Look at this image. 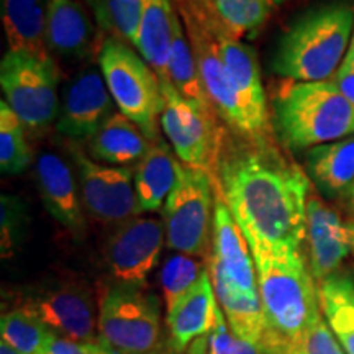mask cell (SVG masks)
Returning a JSON list of instances; mask_svg holds the SVG:
<instances>
[{"instance_id": "19", "label": "cell", "mask_w": 354, "mask_h": 354, "mask_svg": "<svg viewBox=\"0 0 354 354\" xmlns=\"http://www.w3.org/2000/svg\"><path fill=\"white\" fill-rule=\"evenodd\" d=\"M48 10L50 0H0L8 51L26 53L53 63L46 37Z\"/></svg>"}, {"instance_id": "14", "label": "cell", "mask_w": 354, "mask_h": 354, "mask_svg": "<svg viewBox=\"0 0 354 354\" xmlns=\"http://www.w3.org/2000/svg\"><path fill=\"white\" fill-rule=\"evenodd\" d=\"M305 241L308 271L317 286L343 269L344 259L351 254L348 225L338 212L318 197L308 198Z\"/></svg>"}, {"instance_id": "28", "label": "cell", "mask_w": 354, "mask_h": 354, "mask_svg": "<svg viewBox=\"0 0 354 354\" xmlns=\"http://www.w3.org/2000/svg\"><path fill=\"white\" fill-rule=\"evenodd\" d=\"M2 342L21 354H41L50 348L55 333L25 310L13 307L0 318Z\"/></svg>"}, {"instance_id": "8", "label": "cell", "mask_w": 354, "mask_h": 354, "mask_svg": "<svg viewBox=\"0 0 354 354\" xmlns=\"http://www.w3.org/2000/svg\"><path fill=\"white\" fill-rule=\"evenodd\" d=\"M165 110L161 128L171 148L184 166L202 169L216 180L225 136L218 127V115L214 109H205L184 99L172 87L162 82Z\"/></svg>"}, {"instance_id": "13", "label": "cell", "mask_w": 354, "mask_h": 354, "mask_svg": "<svg viewBox=\"0 0 354 354\" xmlns=\"http://www.w3.org/2000/svg\"><path fill=\"white\" fill-rule=\"evenodd\" d=\"M113 112L115 102L100 71L84 68L64 88L56 130L73 141H88Z\"/></svg>"}, {"instance_id": "44", "label": "cell", "mask_w": 354, "mask_h": 354, "mask_svg": "<svg viewBox=\"0 0 354 354\" xmlns=\"http://www.w3.org/2000/svg\"><path fill=\"white\" fill-rule=\"evenodd\" d=\"M346 57H349V59L354 61V32H353V39H351V44H349V50H348Z\"/></svg>"}, {"instance_id": "18", "label": "cell", "mask_w": 354, "mask_h": 354, "mask_svg": "<svg viewBox=\"0 0 354 354\" xmlns=\"http://www.w3.org/2000/svg\"><path fill=\"white\" fill-rule=\"evenodd\" d=\"M220 304L214 282L207 271L201 281L183 299L166 312V326L169 339L177 349H187L196 339L209 336L214 330Z\"/></svg>"}, {"instance_id": "33", "label": "cell", "mask_w": 354, "mask_h": 354, "mask_svg": "<svg viewBox=\"0 0 354 354\" xmlns=\"http://www.w3.org/2000/svg\"><path fill=\"white\" fill-rule=\"evenodd\" d=\"M143 8L145 0H107L105 3L110 25L115 28L118 38L128 41L133 48H136L138 43Z\"/></svg>"}, {"instance_id": "36", "label": "cell", "mask_w": 354, "mask_h": 354, "mask_svg": "<svg viewBox=\"0 0 354 354\" xmlns=\"http://www.w3.org/2000/svg\"><path fill=\"white\" fill-rule=\"evenodd\" d=\"M97 343H79L55 336L50 348L41 354H95Z\"/></svg>"}, {"instance_id": "4", "label": "cell", "mask_w": 354, "mask_h": 354, "mask_svg": "<svg viewBox=\"0 0 354 354\" xmlns=\"http://www.w3.org/2000/svg\"><path fill=\"white\" fill-rule=\"evenodd\" d=\"M271 125L290 151H308L354 135V105L328 81H287L272 99Z\"/></svg>"}, {"instance_id": "11", "label": "cell", "mask_w": 354, "mask_h": 354, "mask_svg": "<svg viewBox=\"0 0 354 354\" xmlns=\"http://www.w3.org/2000/svg\"><path fill=\"white\" fill-rule=\"evenodd\" d=\"M71 153L77 167L82 205L92 218L120 225L141 214L131 166L100 165L79 148H71Z\"/></svg>"}, {"instance_id": "45", "label": "cell", "mask_w": 354, "mask_h": 354, "mask_svg": "<svg viewBox=\"0 0 354 354\" xmlns=\"http://www.w3.org/2000/svg\"><path fill=\"white\" fill-rule=\"evenodd\" d=\"M284 2H287V0H272L274 6H281V3H284Z\"/></svg>"}, {"instance_id": "32", "label": "cell", "mask_w": 354, "mask_h": 354, "mask_svg": "<svg viewBox=\"0 0 354 354\" xmlns=\"http://www.w3.org/2000/svg\"><path fill=\"white\" fill-rule=\"evenodd\" d=\"M26 209L19 197L3 194L0 197V250L2 258H12L26 228Z\"/></svg>"}, {"instance_id": "15", "label": "cell", "mask_w": 354, "mask_h": 354, "mask_svg": "<svg viewBox=\"0 0 354 354\" xmlns=\"http://www.w3.org/2000/svg\"><path fill=\"white\" fill-rule=\"evenodd\" d=\"M210 245L212 253L209 259L220 266L228 281L238 290L258 297L259 287L253 253L240 225L234 220L220 192L215 198Z\"/></svg>"}, {"instance_id": "12", "label": "cell", "mask_w": 354, "mask_h": 354, "mask_svg": "<svg viewBox=\"0 0 354 354\" xmlns=\"http://www.w3.org/2000/svg\"><path fill=\"white\" fill-rule=\"evenodd\" d=\"M165 240V221L156 216L138 215L117 225L104 248L113 282L146 286V279L161 258Z\"/></svg>"}, {"instance_id": "10", "label": "cell", "mask_w": 354, "mask_h": 354, "mask_svg": "<svg viewBox=\"0 0 354 354\" xmlns=\"http://www.w3.org/2000/svg\"><path fill=\"white\" fill-rule=\"evenodd\" d=\"M15 307L25 310L61 338L79 343L99 342V308L86 286L59 282L41 287L21 295Z\"/></svg>"}, {"instance_id": "31", "label": "cell", "mask_w": 354, "mask_h": 354, "mask_svg": "<svg viewBox=\"0 0 354 354\" xmlns=\"http://www.w3.org/2000/svg\"><path fill=\"white\" fill-rule=\"evenodd\" d=\"M209 271L197 256L176 253L167 258L162 266L161 281L162 294H165L166 312L174 307L194 286L201 281V277Z\"/></svg>"}, {"instance_id": "26", "label": "cell", "mask_w": 354, "mask_h": 354, "mask_svg": "<svg viewBox=\"0 0 354 354\" xmlns=\"http://www.w3.org/2000/svg\"><path fill=\"white\" fill-rule=\"evenodd\" d=\"M322 313L346 354H354V276L339 269L318 284Z\"/></svg>"}, {"instance_id": "16", "label": "cell", "mask_w": 354, "mask_h": 354, "mask_svg": "<svg viewBox=\"0 0 354 354\" xmlns=\"http://www.w3.org/2000/svg\"><path fill=\"white\" fill-rule=\"evenodd\" d=\"M35 180L44 209L53 218L71 233L82 234L86 230L84 205L79 184L68 162L55 153H41L35 165Z\"/></svg>"}, {"instance_id": "25", "label": "cell", "mask_w": 354, "mask_h": 354, "mask_svg": "<svg viewBox=\"0 0 354 354\" xmlns=\"http://www.w3.org/2000/svg\"><path fill=\"white\" fill-rule=\"evenodd\" d=\"M176 13L177 10L172 6V0H145L136 48L146 63L158 74L161 82L169 81L167 64H169Z\"/></svg>"}, {"instance_id": "7", "label": "cell", "mask_w": 354, "mask_h": 354, "mask_svg": "<svg viewBox=\"0 0 354 354\" xmlns=\"http://www.w3.org/2000/svg\"><path fill=\"white\" fill-rule=\"evenodd\" d=\"M57 82L59 71L55 61L46 63L17 51H7L2 57L0 87L3 100L32 135L46 131L56 122L61 104Z\"/></svg>"}, {"instance_id": "46", "label": "cell", "mask_w": 354, "mask_h": 354, "mask_svg": "<svg viewBox=\"0 0 354 354\" xmlns=\"http://www.w3.org/2000/svg\"><path fill=\"white\" fill-rule=\"evenodd\" d=\"M205 2H207V3H209V6L212 7V2H214V0H205Z\"/></svg>"}, {"instance_id": "2", "label": "cell", "mask_w": 354, "mask_h": 354, "mask_svg": "<svg viewBox=\"0 0 354 354\" xmlns=\"http://www.w3.org/2000/svg\"><path fill=\"white\" fill-rule=\"evenodd\" d=\"M353 32L354 3L349 0L310 8L279 39L272 73L295 82L328 81L348 55Z\"/></svg>"}, {"instance_id": "43", "label": "cell", "mask_w": 354, "mask_h": 354, "mask_svg": "<svg viewBox=\"0 0 354 354\" xmlns=\"http://www.w3.org/2000/svg\"><path fill=\"white\" fill-rule=\"evenodd\" d=\"M269 354H289L287 348H268Z\"/></svg>"}, {"instance_id": "22", "label": "cell", "mask_w": 354, "mask_h": 354, "mask_svg": "<svg viewBox=\"0 0 354 354\" xmlns=\"http://www.w3.org/2000/svg\"><path fill=\"white\" fill-rule=\"evenodd\" d=\"M48 48L63 59H84L94 50V25L77 0H50Z\"/></svg>"}, {"instance_id": "6", "label": "cell", "mask_w": 354, "mask_h": 354, "mask_svg": "<svg viewBox=\"0 0 354 354\" xmlns=\"http://www.w3.org/2000/svg\"><path fill=\"white\" fill-rule=\"evenodd\" d=\"M99 338L125 354H149L162 339L161 304L146 286L112 282L99 299Z\"/></svg>"}, {"instance_id": "35", "label": "cell", "mask_w": 354, "mask_h": 354, "mask_svg": "<svg viewBox=\"0 0 354 354\" xmlns=\"http://www.w3.org/2000/svg\"><path fill=\"white\" fill-rule=\"evenodd\" d=\"M287 351L289 354H344L323 313L310 323L302 338L294 346L287 348Z\"/></svg>"}, {"instance_id": "27", "label": "cell", "mask_w": 354, "mask_h": 354, "mask_svg": "<svg viewBox=\"0 0 354 354\" xmlns=\"http://www.w3.org/2000/svg\"><path fill=\"white\" fill-rule=\"evenodd\" d=\"M167 76L172 87L179 92L184 99L205 109L212 107L205 86H203L201 71H198L196 55L190 46L189 37L185 33L184 24L179 13H176L174 32H172L169 64H167Z\"/></svg>"}, {"instance_id": "39", "label": "cell", "mask_w": 354, "mask_h": 354, "mask_svg": "<svg viewBox=\"0 0 354 354\" xmlns=\"http://www.w3.org/2000/svg\"><path fill=\"white\" fill-rule=\"evenodd\" d=\"M95 354H125L122 351H118V349H115L113 346H110L109 343L102 342L99 338V342H97V349H95Z\"/></svg>"}, {"instance_id": "40", "label": "cell", "mask_w": 354, "mask_h": 354, "mask_svg": "<svg viewBox=\"0 0 354 354\" xmlns=\"http://www.w3.org/2000/svg\"><path fill=\"white\" fill-rule=\"evenodd\" d=\"M344 201H346L348 209L351 210V214L354 215V184L351 185V189L348 190V194H346V197H344Z\"/></svg>"}, {"instance_id": "29", "label": "cell", "mask_w": 354, "mask_h": 354, "mask_svg": "<svg viewBox=\"0 0 354 354\" xmlns=\"http://www.w3.org/2000/svg\"><path fill=\"white\" fill-rule=\"evenodd\" d=\"M274 7L272 0H214L216 19L228 35L243 39L263 28Z\"/></svg>"}, {"instance_id": "9", "label": "cell", "mask_w": 354, "mask_h": 354, "mask_svg": "<svg viewBox=\"0 0 354 354\" xmlns=\"http://www.w3.org/2000/svg\"><path fill=\"white\" fill-rule=\"evenodd\" d=\"M215 180L205 171L180 166L179 179L162 210L166 243L176 253L201 258L212 238Z\"/></svg>"}, {"instance_id": "38", "label": "cell", "mask_w": 354, "mask_h": 354, "mask_svg": "<svg viewBox=\"0 0 354 354\" xmlns=\"http://www.w3.org/2000/svg\"><path fill=\"white\" fill-rule=\"evenodd\" d=\"M149 354H209V336H203L194 342L187 349H177L172 342L167 338H162L161 343L153 349Z\"/></svg>"}, {"instance_id": "1", "label": "cell", "mask_w": 354, "mask_h": 354, "mask_svg": "<svg viewBox=\"0 0 354 354\" xmlns=\"http://www.w3.org/2000/svg\"><path fill=\"white\" fill-rule=\"evenodd\" d=\"M225 140L218 192L251 251H302L310 179L269 138Z\"/></svg>"}, {"instance_id": "5", "label": "cell", "mask_w": 354, "mask_h": 354, "mask_svg": "<svg viewBox=\"0 0 354 354\" xmlns=\"http://www.w3.org/2000/svg\"><path fill=\"white\" fill-rule=\"evenodd\" d=\"M99 66L118 112L136 123L149 141H158L165 94L151 66L120 38L102 43Z\"/></svg>"}, {"instance_id": "20", "label": "cell", "mask_w": 354, "mask_h": 354, "mask_svg": "<svg viewBox=\"0 0 354 354\" xmlns=\"http://www.w3.org/2000/svg\"><path fill=\"white\" fill-rule=\"evenodd\" d=\"M209 272L220 308L225 313V318H227L233 333L248 342L263 344L268 348L269 325L261 295L253 297V295L238 290L228 281L220 266L212 259H209Z\"/></svg>"}, {"instance_id": "3", "label": "cell", "mask_w": 354, "mask_h": 354, "mask_svg": "<svg viewBox=\"0 0 354 354\" xmlns=\"http://www.w3.org/2000/svg\"><path fill=\"white\" fill-rule=\"evenodd\" d=\"M259 295L269 325L268 348H290L322 313L318 287L302 251L254 250Z\"/></svg>"}, {"instance_id": "21", "label": "cell", "mask_w": 354, "mask_h": 354, "mask_svg": "<svg viewBox=\"0 0 354 354\" xmlns=\"http://www.w3.org/2000/svg\"><path fill=\"white\" fill-rule=\"evenodd\" d=\"M305 172L323 197H346L354 184V135L305 151Z\"/></svg>"}, {"instance_id": "34", "label": "cell", "mask_w": 354, "mask_h": 354, "mask_svg": "<svg viewBox=\"0 0 354 354\" xmlns=\"http://www.w3.org/2000/svg\"><path fill=\"white\" fill-rule=\"evenodd\" d=\"M209 354H269V349L234 335L220 308L214 330L209 335Z\"/></svg>"}, {"instance_id": "23", "label": "cell", "mask_w": 354, "mask_h": 354, "mask_svg": "<svg viewBox=\"0 0 354 354\" xmlns=\"http://www.w3.org/2000/svg\"><path fill=\"white\" fill-rule=\"evenodd\" d=\"M183 162L177 161L171 145L159 138L140 159L135 169V190L141 214L158 212L166 203L179 179Z\"/></svg>"}, {"instance_id": "30", "label": "cell", "mask_w": 354, "mask_h": 354, "mask_svg": "<svg viewBox=\"0 0 354 354\" xmlns=\"http://www.w3.org/2000/svg\"><path fill=\"white\" fill-rule=\"evenodd\" d=\"M32 153L26 141V128L19 115L0 102V171L3 176H17L30 166Z\"/></svg>"}, {"instance_id": "24", "label": "cell", "mask_w": 354, "mask_h": 354, "mask_svg": "<svg viewBox=\"0 0 354 354\" xmlns=\"http://www.w3.org/2000/svg\"><path fill=\"white\" fill-rule=\"evenodd\" d=\"M141 128L122 112H115L87 141L88 154L95 161L109 166H130L140 162L151 148Z\"/></svg>"}, {"instance_id": "37", "label": "cell", "mask_w": 354, "mask_h": 354, "mask_svg": "<svg viewBox=\"0 0 354 354\" xmlns=\"http://www.w3.org/2000/svg\"><path fill=\"white\" fill-rule=\"evenodd\" d=\"M343 95L354 105V61L349 57H344L343 64L336 71V74L331 77Z\"/></svg>"}, {"instance_id": "42", "label": "cell", "mask_w": 354, "mask_h": 354, "mask_svg": "<svg viewBox=\"0 0 354 354\" xmlns=\"http://www.w3.org/2000/svg\"><path fill=\"white\" fill-rule=\"evenodd\" d=\"M348 233H349V241H351V254L354 256V220L348 221Z\"/></svg>"}, {"instance_id": "41", "label": "cell", "mask_w": 354, "mask_h": 354, "mask_svg": "<svg viewBox=\"0 0 354 354\" xmlns=\"http://www.w3.org/2000/svg\"><path fill=\"white\" fill-rule=\"evenodd\" d=\"M0 354H21V353L17 351V349H13L10 344L2 342V343H0Z\"/></svg>"}, {"instance_id": "17", "label": "cell", "mask_w": 354, "mask_h": 354, "mask_svg": "<svg viewBox=\"0 0 354 354\" xmlns=\"http://www.w3.org/2000/svg\"><path fill=\"white\" fill-rule=\"evenodd\" d=\"M216 41H218L221 59L227 66L248 112L261 135L269 136L271 117H269L268 97H266L263 77H261L258 56L250 44L243 43V39L233 38L232 35L225 32L221 25L216 32Z\"/></svg>"}]
</instances>
